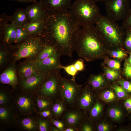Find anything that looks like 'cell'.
Here are the masks:
<instances>
[{"instance_id": "obj_1", "label": "cell", "mask_w": 131, "mask_h": 131, "mask_svg": "<svg viewBox=\"0 0 131 131\" xmlns=\"http://www.w3.org/2000/svg\"><path fill=\"white\" fill-rule=\"evenodd\" d=\"M44 20L41 36L44 42L62 55L71 58L81 29L69 9L46 12Z\"/></svg>"}, {"instance_id": "obj_2", "label": "cell", "mask_w": 131, "mask_h": 131, "mask_svg": "<svg viewBox=\"0 0 131 131\" xmlns=\"http://www.w3.org/2000/svg\"><path fill=\"white\" fill-rule=\"evenodd\" d=\"M108 47L93 25L82 27L77 38L74 51L78 56L92 62L102 57Z\"/></svg>"}, {"instance_id": "obj_3", "label": "cell", "mask_w": 131, "mask_h": 131, "mask_svg": "<svg viewBox=\"0 0 131 131\" xmlns=\"http://www.w3.org/2000/svg\"><path fill=\"white\" fill-rule=\"evenodd\" d=\"M95 24V27L108 47L118 48L123 47L125 30L121 25L101 15Z\"/></svg>"}, {"instance_id": "obj_4", "label": "cell", "mask_w": 131, "mask_h": 131, "mask_svg": "<svg viewBox=\"0 0 131 131\" xmlns=\"http://www.w3.org/2000/svg\"><path fill=\"white\" fill-rule=\"evenodd\" d=\"M69 9L76 22L82 27L95 24L101 15L98 7L91 0H76Z\"/></svg>"}, {"instance_id": "obj_5", "label": "cell", "mask_w": 131, "mask_h": 131, "mask_svg": "<svg viewBox=\"0 0 131 131\" xmlns=\"http://www.w3.org/2000/svg\"><path fill=\"white\" fill-rule=\"evenodd\" d=\"M60 69L51 72L41 85L39 90L41 96L49 99L53 103L62 99L60 86L62 77L60 73Z\"/></svg>"}, {"instance_id": "obj_6", "label": "cell", "mask_w": 131, "mask_h": 131, "mask_svg": "<svg viewBox=\"0 0 131 131\" xmlns=\"http://www.w3.org/2000/svg\"><path fill=\"white\" fill-rule=\"evenodd\" d=\"M45 43L41 35L30 36L16 46L17 50L14 54V62L22 58L32 57L39 54Z\"/></svg>"}, {"instance_id": "obj_7", "label": "cell", "mask_w": 131, "mask_h": 131, "mask_svg": "<svg viewBox=\"0 0 131 131\" xmlns=\"http://www.w3.org/2000/svg\"><path fill=\"white\" fill-rule=\"evenodd\" d=\"M83 86L78 84L72 78L62 77L60 91L62 99L68 107L76 106Z\"/></svg>"}, {"instance_id": "obj_8", "label": "cell", "mask_w": 131, "mask_h": 131, "mask_svg": "<svg viewBox=\"0 0 131 131\" xmlns=\"http://www.w3.org/2000/svg\"><path fill=\"white\" fill-rule=\"evenodd\" d=\"M104 2L106 16L115 22L123 20L131 8L129 0H106Z\"/></svg>"}, {"instance_id": "obj_9", "label": "cell", "mask_w": 131, "mask_h": 131, "mask_svg": "<svg viewBox=\"0 0 131 131\" xmlns=\"http://www.w3.org/2000/svg\"><path fill=\"white\" fill-rule=\"evenodd\" d=\"M85 114L76 107H68L64 112L61 119L66 127H72L77 130L85 118Z\"/></svg>"}, {"instance_id": "obj_10", "label": "cell", "mask_w": 131, "mask_h": 131, "mask_svg": "<svg viewBox=\"0 0 131 131\" xmlns=\"http://www.w3.org/2000/svg\"><path fill=\"white\" fill-rule=\"evenodd\" d=\"M94 90L88 86L82 87L76 106L85 114L89 112L95 103V96Z\"/></svg>"}, {"instance_id": "obj_11", "label": "cell", "mask_w": 131, "mask_h": 131, "mask_svg": "<svg viewBox=\"0 0 131 131\" xmlns=\"http://www.w3.org/2000/svg\"><path fill=\"white\" fill-rule=\"evenodd\" d=\"M61 56L57 52L44 60L38 61L35 60L37 69L41 72H47L61 69L60 66L62 65L60 58Z\"/></svg>"}, {"instance_id": "obj_12", "label": "cell", "mask_w": 131, "mask_h": 131, "mask_svg": "<svg viewBox=\"0 0 131 131\" xmlns=\"http://www.w3.org/2000/svg\"><path fill=\"white\" fill-rule=\"evenodd\" d=\"M40 72L34 75L22 79V87L27 90H32L42 84L52 72Z\"/></svg>"}, {"instance_id": "obj_13", "label": "cell", "mask_w": 131, "mask_h": 131, "mask_svg": "<svg viewBox=\"0 0 131 131\" xmlns=\"http://www.w3.org/2000/svg\"><path fill=\"white\" fill-rule=\"evenodd\" d=\"M72 0H40L46 12L69 9Z\"/></svg>"}, {"instance_id": "obj_14", "label": "cell", "mask_w": 131, "mask_h": 131, "mask_svg": "<svg viewBox=\"0 0 131 131\" xmlns=\"http://www.w3.org/2000/svg\"><path fill=\"white\" fill-rule=\"evenodd\" d=\"M25 9L29 22L39 19H44L45 18L46 12L39 1L27 6Z\"/></svg>"}, {"instance_id": "obj_15", "label": "cell", "mask_w": 131, "mask_h": 131, "mask_svg": "<svg viewBox=\"0 0 131 131\" xmlns=\"http://www.w3.org/2000/svg\"><path fill=\"white\" fill-rule=\"evenodd\" d=\"M40 72L37 68L35 61L29 60L21 65L18 73L20 77L23 79Z\"/></svg>"}, {"instance_id": "obj_16", "label": "cell", "mask_w": 131, "mask_h": 131, "mask_svg": "<svg viewBox=\"0 0 131 131\" xmlns=\"http://www.w3.org/2000/svg\"><path fill=\"white\" fill-rule=\"evenodd\" d=\"M0 82L3 84H8L13 86L16 85L17 79L16 70L13 66L7 68L0 75Z\"/></svg>"}, {"instance_id": "obj_17", "label": "cell", "mask_w": 131, "mask_h": 131, "mask_svg": "<svg viewBox=\"0 0 131 131\" xmlns=\"http://www.w3.org/2000/svg\"><path fill=\"white\" fill-rule=\"evenodd\" d=\"M44 25V19L29 22L22 26L27 32L30 36H38L41 35Z\"/></svg>"}, {"instance_id": "obj_18", "label": "cell", "mask_w": 131, "mask_h": 131, "mask_svg": "<svg viewBox=\"0 0 131 131\" xmlns=\"http://www.w3.org/2000/svg\"><path fill=\"white\" fill-rule=\"evenodd\" d=\"M17 105L19 110L24 113H30L34 109L33 101L31 97L27 96L19 97L17 100Z\"/></svg>"}, {"instance_id": "obj_19", "label": "cell", "mask_w": 131, "mask_h": 131, "mask_svg": "<svg viewBox=\"0 0 131 131\" xmlns=\"http://www.w3.org/2000/svg\"><path fill=\"white\" fill-rule=\"evenodd\" d=\"M17 26L11 23L7 24L5 27L2 33L3 41L6 44H10L15 43L16 38Z\"/></svg>"}, {"instance_id": "obj_20", "label": "cell", "mask_w": 131, "mask_h": 131, "mask_svg": "<svg viewBox=\"0 0 131 131\" xmlns=\"http://www.w3.org/2000/svg\"><path fill=\"white\" fill-rule=\"evenodd\" d=\"M10 21L17 26H23L29 22L25 9L19 8L11 16Z\"/></svg>"}, {"instance_id": "obj_21", "label": "cell", "mask_w": 131, "mask_h": 131, "mask_svg": "<svg viewBox=\"0 0 131 131\" xmlns=\"http://www.w3.org/2000/svg\"><path fill=\"white\" fill-rule=\"evenodd\" d=\"M69 107L62 99L54 103L51 108L53 118L61 119L63 114Z\"/></svg>"}, {"instance_id": "obj_22", "label": "cell", "mask_w": 131, "mask_h": 131, "mask_svg": "<svg viewBox=\"0 0 131 131\" xmlns=\"http://www.w3.org/2000/svg\"><path fill=\"white\" fill-rule=\"evenodd\" d=\"M39 53L35 61H38L45 59L58 52L56 49L53 46L46 43Z\"/></svg>"}, {"instance_id": "obj_23", "label": "cell", "mask_w": 131, "mask_h": 131, "mask_svg": "<svg viewBox=\"0 0 131 131\" xmlns=\"http://www.w3.org/2000/svg\"><path fill=\"white\" fill-rule=\"evenodd\" d=\"M88 82L94 90L104 86L105 83L106 81L104 77L102 75H91L88 79Z\"/></svg>"}, {"instance_id": "obj_24", "label": "cell", "mask_w": 131, "mask_h": 131, "mask_svg": "<svg viewBox=\"0 0 131 131\" xmlns=\"http://www.w3.org/2000/svg\"><path fill=\"white\" fill-rule=\"evenodd\" d=\"M36 101L40 112L51 108L54 103L49 99L41 96L37 98Z\"/></svg>"}, {"instance_id": "obj_25", "label": "cell", "mask_w": 131, "mask_h": 131, "mask_svg": "<svg viewBox=\"0 0 131 131\" xmlns=\"http://www.w3.org/2000/svg\"><path fill=\"white\" fill-rule=\"evenodd\" d=\"M102 106L98 101L95 102L90 108L89 112L90 119L92 120L97 118L101 112Z\"/></svg>"}, {"instance_id": "obj_26", "label": "cell", "mask_w": 131, "mask_h": 131, "mask_svg": "<svg viewBox=\"0 0 131 131\" xmlns=\"http://www.w3.org/2000/svg\"><path fill=\"white\" fill-rule=\"evenodd\" d=\"M29 36L27 32L22 26H17L16 38L15 43L22 42Z\"/></svg>"}, {"instance_id": "obj_27", "label": "cell", "mask_w": 131, "mask_h": 131, "mask_svg": "<svg viewBox=\"0 0 131 131\" xmlns=\"http://www.w3.org/2000/svg\"><path fill=\"white\" fill-rule=\"evenodd\" d=\"M53 124L50 119L42 117L38 120V126L40 131H50Z\"/></svg>"}, {"instance_id": "obj_28", "label": "cell", "mask_w": 131, "mask_h": 131, "mask_svg": "<svg viewBox=\"0 0 131 131\" xmlns=\"http://www.w3.org/2000/svg\"><path fill=\"white\" fill-rule=\"evenodd\" d=\"M21 124L23 128L28 130H33L37 127L36 122L32 119L28 118L23 119L21 121Z\"/></svg>"}, {"instance_id": "obj_29", "label": "cell", "mask_w": 131, "mask_h": 131, "mask_svg": "<svg viewBox=\"0 0 131 131\" xmlns=\"http://www.w3.org/2000/svg\"><path fill=\"white\" fill-rule=\"evenodd\" d=\"M109 115L111 119L117 121L121 118L123 116V113L122 110L119 108L113 107L109 109Z\"/></svg>"}, {"instance_id": "obj_30", "label": "cell", "mask_w": 131, "mask_h": 131, "mask_svg": "<svg viewBox=\"0 0 131 131\" xmlns=\"http://www.w3.org/2000/svg\"><path fill=\"white\" fill-rule=\"evenodd\" d=\"M87 119L85 118L78 129V131H92L94 128L92 123L91 119Z\"/></svg>"}, {"instance_id": "obj_31", "label": "cell", "mask_w": 131, "mask_h": 131, "mask_svg": "<svg viewBox=\"0 0 131 131\" xmlns=\"http://www.w3.org/2000/svg\"><path fill=\"white\" fill-rule=\"evenodd\" d=\"M125 30L124 37L123 46H124L128 52H131V30Z\"/></svg>"}, {"instance_id": "obj_32", "label": "cell", "mask_w": 131, "mask_h": 131, "mask_svg": "<svg viewBox=\"0 0 131 131\" xmlns=\"http://www.w3.org/2000/svg\"><path fill=\"white\" fill-rule=\"evenodd\" d=\"M105 72L106 78L110 80H115L117 79L120 76L117 70L113 69L109 67H106Z\"/></svg>"}, {"instance_id": "obj_33", "label": "cell", "mask_w": 131, "mask_h": 131, "mask_svg": "<svg viewBox=\"0 0 131 131\" xmlns=\"http://www.w3.org/2000/svg\"><path fill=\"white\" fill-rule=\"evenodd\" d=\"M60 68L63 69L68 74L72 76L73 79L75 80V76L78 71L75 67L74 64L66 66L62 65L60 66Z\"/></svg>"}, {"instance_id": "obj_34", "label": "cell", "mask_w": 131, "mask_h": 131, "mask_svg": "<svg viewBox=\"0 0 131 131\" xmlns=\"http://www.w3.org/2000/svg\"><path fill=\"white\" fill-rule=\"evenodd\" d=\"M101 97L104 101L110 102L114 101L115 99L116 96L112 91L107 90L103 92L101 95Z\"/></svg>"}, {"instance_id": "obj_35", "label": "cell", "mask_w": 131, "mask_h": 131, "mask_svg": "<svg viewBox=\"0 0 131 131\" xmlns=\"http://www.w3.org/2000/svg\"><path fill=\"white\" fill-rule=\"evenodd\" d=\"M11 16L7 15L4 13L0 15V32L1 35L6 25L8 22L10 21Z\"/></svg>"}, {"instance_id": "obj_36", "label": "cell", "mask_w": 131, "mask_h": 131, "mask_svg": "<svg viewBox=\"0 0 131 131\" xmlns=\"http://www.w3.org/2000/svg\"><path fill=\"white\" fill-rule=\"evenodd\" d=\"M113 88L118 97L123 98L128 97V93L121 86L116 85L113 86Z\"/></svg>"}, {"instance_id": "obj_37", "label": "cell", "mask_w": 131, "mask_h": 131, "mask_svg": "<svg viewBox=\"0 0 131 131\" xmlns=\"http://www.w3.org/2000/svg\"><path fill=\"white\" fill-rule=\"evenodd\" d=\"M105 62L109 67L113 69L118 70L120 69L121 64L118 60L107 59L106 60Z\"/></svg>"}, {"instance_id": "obj_38", "label": "cell", "mask_w": 131, "mask_h": 131, "mask_svg": "<svg viewBox=\"0 0 131 131\" xmlns=\"http://www.w3.org/2000/svg\"><path fill=\"white\" fill-rule=\"evenodd\" d=\"M111 56L113 57L122 59L125 57L127 55L124 51L121 49L113 50L111 52Z\"/></svg>"}, {"instance_id": "obj_39", "label": "cell", "mask_w": 131, "mask_h": 131, "mask_svg": "<svg viewBox=\"0 0 131 131\" xmlns=\"http://www.w3.org/2000/svg\"><path fill=\"white\" fill-rule=\"evenodd\" d=\"M52 123L58 128L60 131H64L66 126L61 119H56L51 118L50 119Z\"/></svg>"}, {"instance_id": "obj_40", "label": "cell", "mask_w": 131, "mask_h": 131, "mask_svg": "<svg viewBox=\"0 0 131 131\" xmlns=\"http://www.w3.org/2000/svg\"><path fill=\"white\" fill-rule=\"evenodd\" d=\"M121 26L124 30H131V8L126 17L123 20Z\"/></svg>"}, {"instance_id": "obj_41", "label": "cell", "mask_w": 131, "mask_h": 131, "mask_svg": "<svg viewBox=\"0 0 131 131\" xmlns=\"http://www.w3.org/2000/svg\"><path fill=\"white\" fill-rule=\"evenodd\" d=\"M10 115L9 110L6 108L0 107V119L1 120L6 121L9 119Z\"/></svg>"}, {"instance_id": "obj_42", "label": "cell", "mask_w": 131, "mask_h": 131, "mask_svg": "<svg viewBox=\"0 0 131 131\" xmlns=\"http://www.w3.org/2000/svg\"><path fill=\"white\" fill-rule=\"evenodd\" d=\"M123 73L126 78L131 81V64L126 60L124 66Z\"/></svg>"}, {"instance_id": "obj_43", "label": "cell", "mask_w": 131, "mask_h": 131, "mask_svg": "<svg viewBox=\"0 0 131 131\" xmlns=\"http://www.w3.org/2000/svg\"><path fill=\"white\" fill-rule=\"evenodd\" d=\"M118 83L128 93H131V81L123 80H119Z\"/></svg>"}, {"instance_id": "obj_44", "label": "cell", "mask_w": 131, "mask_h": 131, "mask_svg": "<svg viewBox=\"0 0 131 131\" xmlns=\"http://www.w3.org/2000/svg\"><path fill=\"white\" fill-rule=\"evenodd\" d=\"M51 108L40 112V115L43 117L49 119L53 118V114Z\"/></svg>"}, {"instance_id": "obj_45", "label": "cell", "mask_w": 131, "mask_h": 131, "mask_svg": "<svg viewBox=\"0 0 131 131\" xmlns=\"http://www.w3.org/2000/svg\"><path fill=\"white\" fill-rule=\"evenodd\" d=\"M74 64L75 67L78 71H82L84 69L83 61L82 58L77 60Z\"/></svg>"}, {"instance_id": "obj_46", "label": "cell", "mask_w": 131, "mask_h": 131, "mask_svg": "<svg viewBox=\"0 0 131 131\" xmlns=\"http://www.w3.org/2000/svg\"><path fill=\"white\" fill-rule=\"evenodd\" d=\"M97 130L98 131H108L110 129L109 125L105 123H102L98 124L97 127Z\"/></svg>"}, {"instance_id": "obj_47", "label": "cell", "mask_w": 131, "mask_h": 131, "mask_svg": "<svg viewBox=\"0 0 131 131\" xmlns=\"http://www.w3.org/2000/svg\"><path fill=\"white\" fill-rule=\"evenodd\" d=\"M8 101V98L6 93L3 91H0V104L5 105Z\"/></svg>"}, {"instance_id": "obj_48", "label": "cell", "mask_w": 131, "mask_h": 131, "mask_svg": "<svg viewBox=\"0 0 131 131\" xmlns=\"http://www.w3.org/2000/svg\"><path fill=\"white\" fill-rule=\"evenodd\" d=\"M7 58V53L5 51L0 50V65L2 66L6 62Z\"/></svg>"}, {"instance_id": "obj_49", "label": "cell", "mask_w": 131, "mask_h": 131, "mask_svg": "<svg viewBox=\"0 0 131 131\" xmlns=\"http://www.w3.org/2000/svg\"><path fill=\"white\" fill-rule=\"evenodd\" d=\"M124 105L129 112H131V97L127 98L124 102Z\"/></svg>"}, {"instance_id": "obj_50", "label": "cell", "mask_w": 131, "mask_h": 131, "mask_svg": "<svg viewBox=\"0 0 131 131\" xmlns=\"http://www.w3.org/2000/svg\"><path fill=\"white\" fill-rule=\"evenodd\" d=\"M11 1H17L19 2L24 3H33L36 2V0H9Z\"/></svg>"}, {"instance_id": "obj_51", "label": "cell", "mask_w": 131, "mask_h": 131, "mask_svg": "<svg viewBox=\"0 0 131 131\" xmlns=\"http://www.w3.org/2000/svg\"><path fill=\"white\" fill-rule=\"evenodd\" d=\"M64 131H78L77 129L72 127H66Z\"/></svg>"}, {"instance_id": "obj_52", "label": "cell", "mask_w": 131, "mask_h": 131, "mask_svg": "<svg viewBox=\"0 0 131 131\" xmlns=\"http://www.w3.org/2000/svg\"><path fill=\"white\" fill-rule=\"evenodd\" d=\"M50 131H60V130L57 127L53 124L51 127Z\"/></svg>"}, {"instance_id": "obj_53", "label": "cell", "mask_w": 131, "mask_h": 131, "mask_svg": "<svg viewBox=\"0 0 131 131\" xmlns=\"http://www.w3.org/2000/svg\"><path fill=\"white\" fill-rule=\"evenodd\" d=\"M128 53L129 54V56L128 58L126 60L128 63L131 64V52H128Z\"/></svg>"}, {"instance_id": "obj_54", "label": "cell", "mask_w": 131, "mask_h": 131, "mask_svg": "<svg viewBox=\"0 0 131 131\" xmlns=\"http://www.w3.org/2000/svg\"><path fill=\"white\" fill-rule=\"evenodd\" d=\"M95 3L100 1H104L106 0H91Z\"/></svg>"}]
</instances>
